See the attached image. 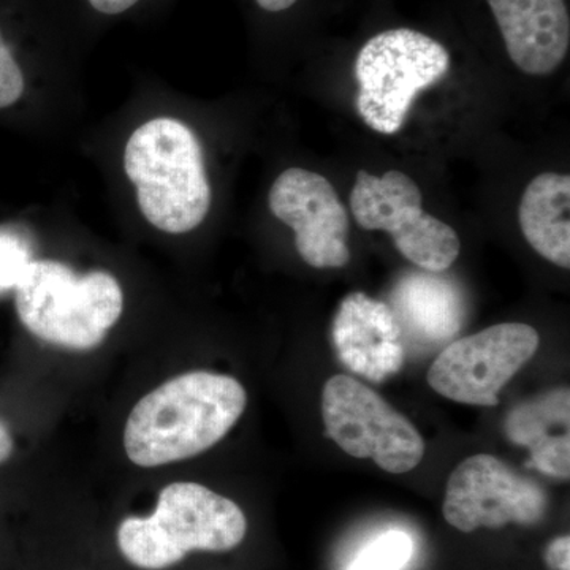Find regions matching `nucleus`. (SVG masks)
Here are the masks:
<instances>
[{"label":"nucleus","instance_id":"obj_1","mask_svg":"<svg viewBox=\"0 0 570 570\" xmlns=\"http://www.w3.org/2000/svg\"><path fill=\"white\" fill-rule=\"evenodd\" d=\"M246 404V390L235 377L193 371L170 379L130 412L127 456L137 466L156 468L200 455L236 425Z\"/></svg>","mask_w":570,"mask_h":570},{"label":"nucleus","instance_id":"obj_2","mask_svg":"<svg viewBox=\"0 0 570 570\" xmlns=\"http://www.w3.org/2000/svg\"><path fill=\"white\" fill-rule=\"evenodd\" d=\"M124 174L142 219L167 235H186L205 223L213 204L204 146L176 116L146 119L127 138Z\"/></svg>","mask_w":570,"mask_h":570},{"label":"nucleus","instance_id":"obj_3","mask_svg":"<svg viewBox=\"0 0 570 570\" xmlns=\"http://www.w3.org/2000/svg\"><path fill=\"white\" fill-rule=\"evenodd\" d=\"M246 531V515L232 499L200 483L175 482L160 491L153 515L119 524L118 547L135 568L164 570L190 551L234 550Z\"/></svg>","mask_w":570,"mask_h":570},{"label":"nucleus","instance_id":"obj_4","mask_svg":"<svg viewBox=\"0 0 570 570\" xmlns=\"http://www.w3.org/2000/svg\"><path fill=\"white\" fill-rule=\"evenodd\" d=\"M20 321L33 336L73 351L100 346L124 311L121 284L105 269L77 273L52 258H33L14 287Z\"/></svg>","mask_w":570,"mask_h":570},{"label":"nucleus","instance_id":"obj_5","mask_svg":"<svg viewBox=\"0 0 570 570\" xmlns=\"http://www.w3.org/2000/svg\"><path fill=\"white\" fill-rule=\"evenodd\" d=\"M449 69V51L426 33L401 28L371 37L355 61L360 118L379 134H396L417 94Z\"/></svg>","mask_w":570,"mask_h":570},{"label":"nucleus","instance_id":"obj_6","mask_svg":"<svg viewBox=\"0 0 570 570\" xmlns=\"http://www.w3.org/2000/svg\"><path fill=\"white\" fill-rule=\"evenodd\" d=\"M326 436L354 459H370L390 474H406L425 455L417 428L362 382L337 374L322 392Z\"/></svg>","mask_w":570,"mask_h":570},{"label":"nucleus","instance_id":"obj_7","mask_svg":"<svg viewBox=\"0 0 570 570\" xmlns=\"http://www.w3.org/2000/svg\"><path fill=\"white\" fill-rule=\"evenodd\" d=\"M422 202L417 183L396 170L382 176L360 170L351 194L360 227L385 232L409 262L425 272L442 273L459 258L460 238L450 225L423 212Z\"/></svg>","mask_w":570,"mask_h":570},{"label":"nucleus","instance_id":"obj_8","mask_svg":"<svg viewBox=\"0 0 570 570\" xmlns=\"http://www.w3.org/2000/svg\"><path fill=\"white\" fill-rule=\"evenodd\" d=\"M539 333L530 325L499 324L449 344L428 371L438 395L494 407L499 392L538 352Z\"/></svg>","mask_w":570,"mask_h":570},{"label":"nucleus","instance_id":"obj_9","mask_svg":"<svg viewBox=\"0 0 570 570\" xmlns=\"http://www.w3.org/2000/svg\"><path fill=\"white\" fill-rule=\"evenodd\" d=\"M546 491L534 480L517 474L493 455L461 461L449 478L444 519L461 532L508 524L532 527L547 512Z\"/></svg>","mask_w":570,"mask_h":570},{"label":"nucleus","instance_id":"obj_10","mask_svg":"<svg viewBox=\"0 0 570 570\" xmlns=\"http://www.w3.org/2000/svg\"><path fill=\"white\" fill-rule=\"evenodd\" d=\"M269 212L295 234L299 257L313 268H343L351 261L348 214L335 187L316 171L292 167L268 194Z\"/></svg>","mask_w":570,"mask_h":570},{"label":"nucleus","instance_id":"obj_11","mask_svg":"<svg viewBox=\"0 0 570 570\" xmlns=\"http://www.w3.org/2000/svg\"><path fill=\"white\" fill-rule=\"evenodd\" d=\"M332 335L341 362L367 381H385L403 367V330L387 303L348 294L337 307Z\"/></svg>","mask_w":570,"mask_h":570},{"label":"nucleus","instance_id":"obj_12","mask_svg":"<svg viewBox=\"0 0 570 570\" xmlns=\"http://www.w3.org/2000/svg\"><path fill=\"white\" fill-rule=\"evenodd\" d=\"M512 62L528 75L553 73L568 56L564 0H489Z\"/></svg>","mask_w":570,"mask_h":570},{"label":"nucleus","instance_id":"obj_13","mask_svg":"<svg viewBox=\"0 0 570 570\" xmlns=\"http://www.w3.org/2000/svg\"><path fill=\"white\" fill-rule=\"evenodd\" d=\"M393 314L401 330L422 346H441L463 325L459 288L439 273H411L393 292Z\"/></svg>","mask_w":570,"mask_h":570},{"label":"nucleus","instance_id":"obj_14","mask_svg":"<svg viewBox=\"0 0 570 570\" xmlns=\"http://www.w3.org/2000/svg\"><path fill=\"white\" fill-rule=\"evenodd\" d=\"M505 434L513 444L530 449L528 466L550 478L569 479V390L558 389L512 409Z\"/></svg>","mask_w":570,"mask_h":570},{"label":"nucleus","instance_id":"obj_15","mask_svg":"<svg viewBox=\"0 0 570 570\" xmlns=\"http://www.w3.org/2000/svg\"><path fill=\"white\" fill-rule=\"evenodd\" d=\"M569 175L535 176L521 197V234L551 264L570 268Z\"/></svg>","mask_w":570,"mask_h":570},{"label":"nucleus","instance_id":"obj_16","mask_svg":"<svg viewBox=\"0 0 570 570\" xmlns=\"http://www.w3.org/2000/svg\"><path fill=\"white\" fill-rule=\"evenodd\" d=\"M414 549V540L407 532H382L358 551L347 570H403L412 560Z\"/></svg>","mask_w":570,"mask_h":570},{"label":"nucleus","instance_id":"obj_17","mask_svg":"<svg viewBox=\"0 0 570 570\" xmlns=\"http://www.w3.org/2000/svg\"><path fill=\"white\" fill-rule=\"evenodd\" d=\"M31 243L18 228L0 227V294L14 291L33 261Z\"/></svg>","mask_w":570,"mask_h":570},{"label":"nucleus","instance_id":"obj_18","mask_svg":"<svg viewBox=\"0 0 570 570\" xmlns=\"http://www.w3.org/2000/svg\"><path fill=\"white\" fill-rule=\"evenodd\" d=\"M26 94V73L0 28V110L13 107Z\"/></svg>","mask_w":570,"mask_h":570},{"label":"nucleus","instance_id":"obj_19","mask_svg":"<svg viewBox=\"0 0 570 570\" xmlns=\"http://www.w3.org/2000/svg\"><path fill=\"white\" fill-rule=\"evenodd\" d=\"M142 0H85L86 7L102 18H119L137 9Z\"/></svg>","mask_w":570,"mask_h":570},{"label":"nucleus","instance_id":"obj_20","mask_svg":"<svg viewBox=\"0 0 570 570\" xmlns=\"http://www.w3.org/2000/svg\"><path fill=\"white\" fill-rule=\"evenodd\" d=\"M546 562L550 570H570V538L561 535L549 543Z\"/></svg>","mask_w":570,"mask_h":570},{"label":"nucleus","instance_id":"obj_21","mask_svg":"<svg viewBox=\"0 0 570 570\" xmlns=\"http://www.w3.org/2000/svg\"><path fill=\"white\" fill-rule=\"evenodd\" d=\"M257 3L258 9L268 11V13H281L292 9L298 0H254Z\"/></svg>","mask_w":570,"mask_h":570},{"label":"nucleus","instance_id":"obj_22","mask_svg":"<svg viewBox=\"0 0 570 570\" xmlns=\"http://www.w3.org/2000/svg\"><path fill=\"white\" fill-rule=\"evenodd\" d=\"M11 452H13V439L9 428L0 420V464L10 459Z\"/></svg>","mask_w":570,"mask_h":570}]
</instances>
